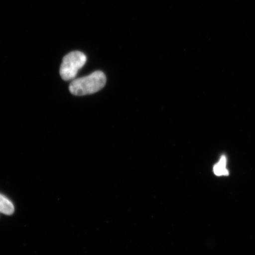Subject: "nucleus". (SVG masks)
I'll return each instance as SVG.
<instances>
[{
  "label": "nucleus",
  "mask_w": 255,
  "mask_h": 255,
  "mask_svg": "<svg viewBox=\"0 0 255 255\" xmlns=\"http://www.w3.org/2000/svg\"><path fill=\"white\" fill-rule=\"evenodd\" d=\"M87 62V56L85 54L75 51L71 52L63 59L60 68V75L65 81L74 79L77 73Z\"/></svg>",
  "instance_id": "2"
},
{
  "label": "nucleus",
  "mask_w": 255,
  "mask_h": 255,
  "mask_svg": "<svg viewBox=\"0 0 255 255\" xmlns=\"http://www.w3.org/2000/svg\"><path fill=\"white\" fill-rule=\"evenodd\" d=\"M14 211L13 204L7 197L0 194V213L6 215H11Z\"/></svg>",
  "instance_id": "3"
},
{
  "label": "nucleus",
  "mask_w": 255,
  "mask_h": 255,
  "mask_svg": "<svg viewBox=\"0 0 255 255\" xmlns=\"http://www.w3.org/2000/svg\"><path fill=\"white\" fill-rule=\"evenodd\" d=\"M107 82V78L101 71H96L85 77L74 80L69 86L73 95L84 96L95 94L103 89Z\"/></svg>",
  "instance_id": "1"
},
{
  "label": "nucleus",
  "mask_w": 255,
  "mask_h": 255,
  "mask_svg": "<svg viewBox=\"0 0 255 255\" xmlns=\"http://www.w3.org/2000/svg\"><path fill=\"white\" fill-rule=\"evenodd\" d=\"M226 158L223 155L218 164L214 167V172L217 175L229 174L228 171L226 169Z\"/></svg>",
  "instance_id": "4"
}]
</instances>
